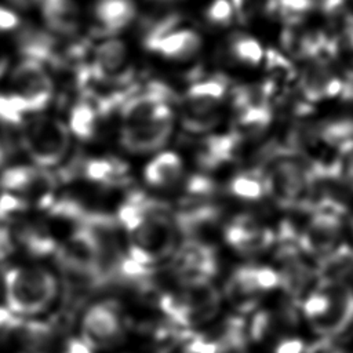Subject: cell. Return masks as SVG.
<instances>
[{"instance_id":"38","label":"cell","mask_w":353,"mask_h":353,"mask_svg":"<svg viewBox=\"0 0 353 353\" xmlns=\"http://www.w3.org/2000/svg\"><path fill=\"white\" fill-rule=\"evenodd\" d=\"M185 190L192 200H210L216 190V185L205 175H193L186 181Z\"/></svg>"},{"instance_id":"3","label":"cell","mask_w":353,"mask_h":353,"mask_svg":"<svg viewBox=\"0 0 353 353\" xmlns=\"http://www.w3.org/2000/svg\"><path fill=\"white\" fill-rule=\"evenodd\" d=\"M7 309L15 316L36 314L54 301L58 283L55 276L43 268L18 266L4 274Z\"/></svg>"},{"instance_id":"34","label":"cell","mask_w":353,"mask_h":353,"mask_svg":"<svg viewBox=\"0 0 353 353\" xmlns=\"http://www.w3.org/2000/svg\"><path fill=\"white\" fill-rule=\"evenodd\" d=\"M230 3L241 23H248L259 15H272L276 8V0H230Z\"/></svg>"},{"instance_id":"22","label":"cell","mask_w":353,"mask_h":353,"mask_svg":"<svg viewBox=\"0 0 353 353\" xmlns=\"http://www.w3.org/2000/svg\"><path fill=\"white\" fill-rule=\"evenodd\" d=\"M41 12L51 32L72 36L80 23V11L74 0H41Z\"/></svg>"},{"instance_id":"4","label":"cell","mask_w":353,"mask_h":353,"mask_svg":"<svg viewBox=\"0 0 353 353\" xmlns=\"http://www.w3.org/2000/svg\"><path fill=\"white\" fill-rule=\"evenodd\" d=\"M163 313L176 325L189 328L212 320L221 307V294L211 281L181 284L160 298Z\"/></svg>"},{"instance_id":"42","label":"cell","mask_w":353,"mask_h":353,"mask_svg":"<svg viewBox=\"0 0 353 353\" xmlns=\"http://www.w3.org/2000/svg\"><path fill=\"white\" fill-rule=\"evenodd\" d=\"M62 353H92V349L83 339H70Z\"/></svg>"},{"instance_id":"33","label":"cell","mask_w":353,"mask_h":353,"mask_svg":"<svg viewBox=\"0 0 353 353\" xmlns=\"http://www.w3.org/2000/svg\"><path fill=\"white\" fill-rule=\"evenodd\" d=\"M314 8L316 0H276L274 14L283 25H298L305 23Z\"/></svg>"},{"instance_id":"1","label":"cell","mask_w":353,"mask_h":353,"mask_svg":"<svg viewBox=\"0 0 353 353\" xmlns=\"http://www.w3.org/2000/svg\"><path fill=\"white\" fill-rule=\"evenodd\" d=\"M117 222L127 236V255L139 265H153L172 256L178 229L165 204L134 193L117 212Z\"/></svg>"},{"instance_id":"29","label":"cell","mask_w":353,"mask_h":353,"mask_svg":"<svg viewBox=\"0 0 353 353\" xmlns=\"http://www.w3.org/2000/svg\"><path fill=\"white\" fill-rule=\"evenodd\" d=\"M273 119L272 108L261 106L245 109L236 113V121L233 131L239 135L241 141L254 139L261 137L268 127L270 125Z\"/></svg>"},{"instance_id":"32","label":"cell","mask_w":353,"mask_h":353,"mask_svg":"<svg viewBox=\"0 0 353 353\" xmlns=\"http://www.w3.org/2000/svg\"><path fill=\"white\" fill-rule=\"evenodd\" d=\"M230 54L241 63L248 66H256L263 61L265 51L259 41L252 36L244 33H236L229 43Z\"/></svg>"},{"instance_id":"28","label":"cell","mask_w":353,"mask_h":353,"mask_svg":"<svg viewBox=\"0 0 353 353\" xmlns=\"http://www.w3.org/2000/svg\"><path fill=\"white\" fill-rule=\"evenodd\" d=\"M18 243L33 256H47L57 252V241L47 226L40 223H23L17 230Z\"/></svg>"},{"instance_id":"30","label":"cell","mask_w":353,"mask_h":353,"mask_svg":"<svg viewBox=\"0 0 353 353\" xmlns=\"http://www.w3.org/2000/svg\"><path fill=\"white\" fill-rule=\"evenodd\" d=\"M229 192L237 199L256 201L266 196V186L262 171L258 167L243 171L232 178Z\"/></svg>"},{"instance_id":"45","label":"cell","mask_w":353,"mask_h":353,"mask_svg":"<svg viewBox=\"0 0 353 353\" xmlns=\"http://www.w3.org/2000/svg\"><path fill=\"white\" fill-rule=\"evenodd\" d=\"M7 66H8V59L4 55H0V77L6 73Z\"/></svg>"},{"instance_id":"19","label":"cell","mask_w":353,"mask_h":353,"mask_svg":"<svg viewBox=\"0 0 353 353\" xmlns=\"http://www.w3.org/2000/svg\"><path fill=\"white\" fill-rule=\"evenodd\" d=\"M241 139L234 131L207 137L199 149L197 163L203 170H215L232 161L241 145Z\"/></svg>"},{"instance_id":"9","label":"cell","mask_w":353,"mask_h":353,"mask_svg":"<svg viewBox=\"0 0 353 353\" xmlns=\"http://www.w3.org/2000/svg\"><path fill=\"white\" fill-rule=\"evenodd\" d=\"M172 268L179 284L211 281L218 272L216 251L203 240L188 239L176 247Z\"/></svg>"},{"instance_id":"2","label":"cell","mask_w":353,"mask_h":353,"mask_svg":"<svg viewBox=\"0 0 353 353\" xmlns=\"http://www.w3.org/2000/svg\"><path fill=\"white\" fill-rule=\"evenodd\" d=\"M258 168L262 171L266 194L281 208L309 210L317 181L306 160L287 145L269 146Z\"/></svg>"},{"instance_id":"39","label":"cell","mask_w":353,"mask_h":353,"mask_svg":"<svg viewBox=\"0 0 353 353\" xmlns=\"http://www.w3.org/2000/svg\"><path fill=\"white\" fill-rule=\"evenodd\" d=\"M28 205L29 204L21 197L12 193L3 192L0 194V219H8L14 215L22 214L26 211Z\"/></svg>"},{"instance_id":"46","label":"cell","mask_w":353,"mask_h":353,"mask_svg":"<svg viewBox=\"0 0 353 353\" xmlns=\"http://www.w3.org/2000/svg\"><path fill=\"white\" fill-rule=\"evenodd\" d=\"M345 3H346L347 10L350 11V14H352V17H353V0H345Z\"/></svg>"},{"instance_id":"20","label":"cell","mask_w":353,"mask_h":353,"mask_svg":"<svg viewBox=\"0 0 353 353\" xmlns=\"http://www.w3.org/2000/svg\"><path fill=\"white\" fill-rule=\"evenodd\" d=\"M146 48L159 52L168 59L185 61L199 52L201 48V39L199 33L192 29H174L172 32L149 43Z\"/></svg>"},{"instance_id":"26","label":"cell","mask_w":353,"mask_h":353,"mask_svg":"<svg viewBox=\"0 0 353 353\" xmlns=\"http://www.w3.org/2000/svg\"><path fill=\"white\" fill-rule=\"evenodd\" d=\"M85 179L106 186H117L127 182L128 165L114 157H92L80 165Z\"/></svg>"},{"instance_id":"8","label":"cell","mask_w":353,"mask_h":353,"mask_svg":"<svg viewBox=\"0 0 353 353\" xmlns=\"http://www.w3.org/2000/svg\"><path fill=\"white\" fill-rule=\"evenodd\" d=\"M320 285L328 295V305L325 312L309 324L321 339L331 341L345 332L353 323V287L343 281Z\"/></svg>"},{"instance_id":"16","label":"cell","mask_w":353,"mask_h":353,"mask_svg":"<svg viewBox=\"0 0 353 353\" xmlns=\"http://www.w3.org/2000/svg\"><path fill=\"white\" fill-rule=\"evenodd\" d=\"M127 58V47L121 40L109 39L101 43L95 50L94 62L90 66L91 79L114 83L128 81Z\"/></svg>"},{"instance_id":"36","label":"cell","mask_w":353,"mask_h":353,"mask_svg":"<svg viewBox=\"0 0 353 353\" xmlns=\"http://www.w3.org/2000/svg\"><path fill=\"white\" fill-rule=\"evenodd\" d=\"M273 314L269 310H258L252 314L247 331V338L259 342L263 338H266L273 327Z\"/></svg>"},{"instance_id":"13","label":"cell","mask_w":353,"mask_h":353,"mask_svg":"<svg viewBox=\"0 0 353 353\" xmlns=\"http://www.w3.org/2000/svg\"><path fill=\"white\" fill-rule=\"evenodd\" d=\"M174 127L171 108L146 123L131 127H121L120 143L131 153H149L167 143Z\"/></svg>"},{"instance_id":"23","label":"cell","mask_w":353,"mask_h":353,"mask_svg":"<svg viewBox=\"0 0 353 353\" xmlns=\"http://www.w3.org/2000/svg\"><path fill=\"white\" fill-rule=\"evenodd\" d=\"M183 175V163L174 152H161L154 156L143 170V176L152 188H171L176 185Z\"/></svg>"},{"instance_id":"17","label":"cell","mask_w":353,"mask_h":353,"mask_svg":"<svg viewBox=\"0 0 353 353\" xmlns=\"http://www.w3.org/2000/svg\"><path fill=\"white\" fill-rule=\"evenodd\" d=\"M247 339L244 321L240 317H230L219 338H194L188 343V353H248Z\"/></svg>"},{"instance_id":"7","label":"cell","mask_w":353,"mask_h":353,"mask_svg":"<svg viewBox=\"0 0 353 353\" xmlns=\"http://www.w3.org/2000/svg\"><path fill=\"white\" fill-rule=\"evenodd\" d=\"M57 188L55 176L41 167L18 165L7 168L0 175V189L12 193L28 204L37 207H51L54 203V190Z\"/></svg>"},{"instance_id":"14","label":"cell","mask_w":353,"mask_h":353,"mask_svg":"<svg viewBox=\"0 0 353 353\" xmlns=\"http://www.w3.org/2000/svg\"><path fill=\"white\" fill-rule=\"evenodd\" d=\"M298 85L306 102H320L342 94L343 81L334 73L327 57L306 59V65L298 74Z\"/></svg>"},{"instance_id":"12","label":"cell","mask_w":353,"mask_h":353,"mask_svg":"<svg viewBox=\"0 0 353 353\" xmlns=\"http://www.w3.org/2000/svg\"><path fill=\"white\" fill-rule=\"evenodd\" d=\"M223 239L241 255H256L274 245L276 233L262 226L254 216L241 214L234 216L223 229Z\"/></svg>"},{"instance_id":"35","label":"cell","mask_w":353,"mask_h":353,"mask_svg":"<svg viewBox=\"0 0 353 353\" xmlns=\"http://www.w3.org/2000/svg\"><path fill=\"white\" fill-rule=\"evenodd\" d=\"M29 113L26 102L12 94H0V123L6 125H19L23 121V116Z\"/></svg>"},{"instance_id":"25","label":"cell","mask_w":353,"mask_h":353,"mask_svg":"<svg viewBox=\"0 0 353 353\" xmlns=\"http://www.w3.org/2000/svg\"><path fill=\"white\" fill-rule=\"evenodd\" d=\"M320 284L323 283H347L353 277V248L347 244H339L327 255L321 256L316 266Z\"/></svg>"},{"instance_id":"15","label":"cell","mask_w":353,"mask_h":353,"mask_svg":"<svg viewBox=\"0 0 353 353\" xmlns=\"http://www.w3.org/2000/svg\"><path fill=\"white\" fill-rule=\"evenodd\" d=\"M342 219L324 212H312L306 228L298 237L302 252L321 258L339 245Z\"/></svg>"},{"instance_id":"6","label":"cell","mask_w":353,"mask_h":353,"mask_svg":"<svg viewBox=\"0 0 353 353\" xmlns=\"http://www.w3.org/2000/svg\"><path fill=\"white\" fill-rule=\"evenodd\" d=\"M21 143L37 167L50 168L62 161L70 146L68 128L52 117H34L23 125Z\"/></svg>"},{"instance_id":"10","label":"cell","mask_w":353,"mask_h":353,"mask_svg":"<svg viewBox=\"0 0 353 353\" xmlns=\"http://www.w3.org/2000/svg\"><path fill=\"white\" fill-rule=\"evenodd\" d=\"M15 94L28 105L29 112H40L47 108L52 97V81L41 62L23 59L11 74Z\"/></svg>"},{"instance_id":"44","label":"cell","mask_w":353,"mask_h":353,"mask_svg":"<svg viewBox=\"0 0 353 353\" xmlns=\"http://www.w3.org/2000/svg\"><path fill=\"white\" fill-rule=\"evenodd\" d=\"M342 97H343L345 99L353 101V83H343Z\"/></svg>"},{"instance_id":"40","label":"cell","mask_w":353,"mask_h":353,"mask_svg":"<svg viewBox=\"0 0 353 353\" xmlns=\"http://www.w3.org/2000/svg\"><path fill=\"white\" fill-rule=\"evenodd\" d=\"M306 347V343L299 338H285L276 345L273 353H305Z\"/></svg>"},{"instance_id":"31","label":"cell","mask_w":353,"mask_h":353,"mask_svg":"<svg viewBox=\"0 0 353 353\" xmlns=\"http://www.w3.org/2000/svg\"><path fill=\"white\" fill-rule=\"evenodd\" d=\"M97 110L90 101L83 99L74 103L69 114V128L74 137L87 141L95 135Z\"/></svg>"},{"instance_id":"47","label":"cell","mask_w":353,"mask_h":353,"mask_svg":"<svg viewBox=\"0 0 353 353\" xmlns=\"http://www.w3.org/2000/svg\"><path fill=\"white\" fill-rule=\"evenodd\" d=\"M30 1H32V3H36V1H39V0H30Z\"/></svg>"},{"instance_id":"24","label":"cell","mask_w":353,"mask_h":353,"mask_svg":"<svg viewBox=\"0 0 353 353\" xmlns=\"http://www.w3.org/2000/svg\"><path fill=\"white\" fill-rule=\"evenodd\" d=\"M137 15L134 0H97L94 17L105 33H116L132 22Z\"/></svg>"},{"instance_id":"18","label":"cell","mask_w":353,"mask_h":353,"mask_svg":"<svg viewBox=\"0 0 353 353\" xmlns=\"http://www.w3.org/2000/svg\"><path fill=\"white\" fill-rule=\"evenodd\" d=\"M17 44L19 51L29 59L47 62L54 66L62 63V52L58 48V41L52 34L34 26H23L17 34Z\"/></svg>"},{"instance_id":"37","label":"cell","mask_w":353,"mask_h":353,"mask_svg":"<svg viewBox=\"0 0 353 353\" xmlns=\"http://www.w3.org/2000/svg\"><path fill=\"white\" fill-rule=\"evenodd\" d=\"M234 17V11L230 0H212L205 10L207 21L218 28H225L230 25Z\"/></svg>"},{"instance_id":"41","label":"cell","mask_w":353,"mask_h":353,"mask_svg":"<svg viewBox=\"0 0 353 353\" xmlns=\"http://www.w3.org/2000/svg\"><path fill=\"white\" fill-rule=\"evenodd\" d=\"M19 25V18L12 11L0 7V30H11Z\"/></svg>"},{"instance_id":"11","label":"cell","mask_w":353,"mask_h":353,"mask_svg":"<svg viewBox=\"0 0 353 353\" xmlns=\"http://www.w3.org/2000/svg\"><path fill=\"white\" fill-rule=\"evenodd\" d=\"M83 341L94 349H108L123 339V324L117 309L109 303H95L81 320Z\"/></svg>"},{"instance_id":"21","label":"cell","mask_w":353,"mask_h":353,"mask_svg":"<svg viewBox=\"0 0 353 353\" xmlns=\"http://www.w3.org/2000/svg\"><path fill=\"white\" fill-rule=\"evenodd\" d=\"M228 281L256 298H259L262 292H268L280 287L279 273L270 266H240L232 272Z\"/></svg>"},{"instance_id":"5","label":"cell","mask_w":353,"mask_h":353,"mask_svg":"<svg viewBox=\"0 0 353 353\" xmlns=\"http://www.w3.org/2000/svg\"><path fill=\"white\" fill-rule=\"evenodd\" d=\"M229 83L223 76L196 81L186 91L181 124L193 134L212 130L219 121V106L226 95Z\"/></svg>"},{"instance_id":"27","label":"cell","mask_w":353,"mask_h":353,"mask_svg":"<svg viewBox=\"0 0 353 353\" xmlns=\"http://www.w3.org/2000/svg\"><path fill=\"white\" fill-rule=\"evenodd\" d=\"M14 336L18 353H48L54 341L52 328L40 321H21Z\"/></svg>"},{"instance_id":"43","label":"cell","mask_w":353,"mask_h":353,"mask_svg":"<svg viewBox=\"0 0 353 353\" xmlns=\"http://www.w3.org/2000/svg\"><path fill=\"white\" fill-rule=\"evenodd\" d=\"M349 189L353 190V163L341 164V178H339Z\"/></svg>"}]
</instances>
